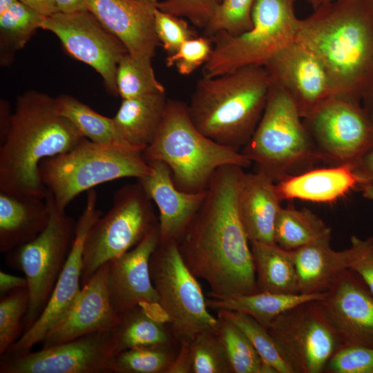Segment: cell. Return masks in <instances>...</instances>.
I'll use <instances>...</instances> for the list:
<instances>
[{"mask_svg": "<svg viewBox=\"0 0 373 373\" xmlns=\"http://www.w3.org/2000/svg\"><path fill=\"white\" fill-rule=\"evenodd\" d=\"M245 173L236 165L214 173L203 202L177 242L191 273L208 283V297L258 292L250 242L238 208Z\"/></svg>", "mask_w": 373, "mask_h": 373, "instance_id": "cell-1", "label": "cell"}, {"mask_svg": "<svg viewBox=\"0 0 373 373\" xmlns=\"http://www.w3.org/2000/svg\"><path fill=\"white\" fill-rule=\"evenodd\" d=\"M296 41L319 59L335 97L360 103L373 86V1L334 0L298 19Z\"/></svg>", "mask_w": 373, "mask_h": 373, "instance_id": "cell-2", "label": "cell"}, {"mask_svg": "<svg viewBox=\"0 0 373 373\" xmlns=\"http://www.w3.org/2000/svg\"><path fill=\"white\" fill-rule=\"evenodd\" d=\"M85 138L58 113L55 97L35 90L23 92L17 97L0 146V191L45 198L40 162L72 149Z\"/></svg>", "mask_w": 373, "mask_h": 373, "instance_id": "cell-3", "label": "cell"}, {"mask_svg": "<svg viewBox=\"0 0 373 373\" xmlns=\"http://www.w3.org/2000/svg\"><path fill=\"white\" fill-rule=\"evenodd\" d=\"M271 78L262 65H249L200 79L188 106L196 128L238 151L247 144L264 111Z\"/></svg>", "mask_w": 373, "mask_h": 373, "instance_id": "cell-4", "label": "cell"}, {"mask_svg": "<svg viewBox=\"0 0 373 373\" xmlns=\"http://www.w3.org/2000/svg\"><path fill=\"white\" fill-rule=\"evenodd\" d=\"M143 153L146 162L160 160L169 167L180 190L205 191L214 173L226 165L247 168L252 163L240 151L220 144L194 125L185 103L168 99L157 133Z\"/></svg>", "mask_w": 373, "mask_h": 373, "instance_id": "cell-5", "label": "cell"}, {"mask_svg": "<svg viewBox=\"0 0 373 373\" xmlns=\"http://www.w3.org/2000/svg\"><path fill=\"white\" fill-rule=\"evenodd\" d=\"M240 152L255 164L256 171L275 182L319 161L294 101L271 79L261 118Z\"/></svg>", "mask_w": 373, "mask_h": 373, "instance_id": "cell-6", "label": "cell"}, {"mask_svg": "<svg viewBox=\"0 0 373 373\" xmlns=\"http://www.w3.org/2000/svg\"><path fill=\"white\" fill-rule=\"evenodd\" d=\"M151 171L142 151L100 145L86 138L39 165L42 182L62 210L79 193L99 184L122 178L138 179Z\"/></svg>", "mask_w": 373, "mask_h": 373, "instance_id": "cell-7", "label": "cell"}, {"mask_svg": "<svg viewBox=\"0 0 373 373\" xmlns=\"http://www.w3.org/2000/svg\"><path fill=\"white\" fill-rule=\"evenodd\" d=\"M296 0H255L252 28L238 35L220 32L210 37L211 55L203 65V77H213L249 65L264 66L296 41L298 19Z\"/></svg>", "mask_w": 373, "mask_h": 373, "instance_id": "cell-8", "label": "cell"}, {"mask_svg": "<svg viewBox=\"0 0 373 373\" xmlns=\"http://www.w3.org/2000/svg\"><path fill=\"white\" fill-rule=\"evenodd\" d=\"M45 200L50 211L46 228L32 241L8 252L7 256L8 262L21 270L28 282L29 305L23 318V333L45 309L75 238L77 222L57 206L48 191Z\"/></svg>", "mask_w": 373, "mask_h": 373, "instance_id": "cell-9", "label": "cell"}, {"mask_svg": "<svg viewBox=\"0 0 373 373\" xmlns=\"http://www.w3.org/2000/svg\"><path fill=\"white\" fill-rule=\"evenodd\" d=\"M158 224L152 200L139 182L118 189L111 207L85 240L82 287L99 267L136 246Z\"/></svg>", "mask_w": 373, "mask_h": 373, "instance_id": "cell-10", "label": "cell"}, {"mask_svg": "<svg viewBox=\"0 0 373 373\" xmlns=\"http://www.w3.org/2000/svg\"><path fill=\"white\" fill-rule=\"evenodd\" d=\"M149 270L160 308L180 343L216 327L217 316L209 312L198 278L184 263L176 242H160Z\"/></svg>", "mask_w": 373, "mask_h": 373, "instance_id": "cell-11", "label": "cell"}, {"mask_svg": "<svg viewBox=\"0 0 373 373\" xmlns=\"http://www.w3.org/2000/svg\"><path fill=\"white\" fill-rule=\"evenodd\" d=\"M303 122L318 159L352 166L373 146V123L358 102L332 97Z\"/></svg>", "mask_w": 373, "mask_h": 373, "instance_id": "cell-12", "label": "cell"}, {"mask_svg": "<svg viewBox=\"0 0 373 373\" xmlns=\"http://www.w3.org/2000/svg\"><path fill=\"white\" fill-rule=\"evenodd\" d=\"M294 373H321L342 343L316 300L297 305L266 327Z\"/></svg>", "mask_w": 373, "mask_h": 373, "instance_id": "cell-13", "label": "cell"}, {"mask_svg": "<svg viewBox=\"0 0 373 373\" xmlns=\"http://www.w3.org/2000/svg\"><path fill=\"white\" fill-rule=\"evenodd\" d=\"M41 28L55 35L70 56L97 72L109 94L118 96L117 68L128 51L89 11L57 12L45 17Z\"/></svg>", "mask_w": 373, "mask_h": 373, "instance_id": "cell-14", "label": "cell"}, {"mask_svg": "<svg viewBox=\"0 0 373 373\" xmlns=\"http://www.w3.org/2000/svg\"><path fill=\"white\" fill-rule=\"evenodd\" d=\"M111 331L88 334L37 352L0 358V373H113Z\"/></svg>", "mask_w": 373, "mask_h": 373, "instance_id": "cell-15", "label": "cell"}, {"mask_svg": "<svg viewBox=\"0 0 373 373\" xmlns=\"http://www.w3.org/2000/svg\"><path fill=\"white\" fill-rule=\"evenodd\" d=\"M97 204L96 191L94 189L87 191L84 209L76 222L75 238L71 250L50 300L32 327L4 354H23L41 343L49 329L68 310L80 292L85 240L90 228L102 216Z\"/></svg>", "mask_w": 373, "mask_h": 373, "instance_id": "cell-16", "label": "cell"}, {"mask_svg": "<svg viewBox=\"0 0 373 373\" xmlns=\"http://www.w3.org/2000/svg\"><path fill=\"white\" fill-rule=\"evenodd\" d=\"M264 66L271 79L294 101L303 119L334 97L323 65L314 54L296 41L276 53Z\"/></svg>", "mask_w": 373, "mask_h": 373, "instance_id": "cell-17", "label": "cell"}, {"mask_svg": "<svg viewBox=\"0 0 373 373\" xmlns=\"http://www.w3.org/2000/svg\"><path fill=\"white\" fill-rule=\"evenodd\" d=\"M316 304L342 345L373 347V295L355 272L347 269Z\"/></svg>", "mask_w": 373, "mask_h": 373, "instance_id": "cell-18", "label": "cell"}, {"mask_svg": "<svg viewBox=\"0 0 373 373\" xmlns=\"http://www.w3.org/2000/svg\"><path fill=\"white\" fill-rule=\"evenodd\" d=\"M160 242L158 224L136 246L109 261V296L117 314L142 305L164 317L149 270L150 258Z\"/></svg>", "mask_w": 373, "mask_h": 373, "instance_id": "cell-19", "label": "cell"}, {"mask_svg": "<svg viewBox=\"0 0 373 373\" xmlns=\"http://www.w3.org/2000/svg\"><path fill=\"white\" fill-rule=\"evenodd\" d=\"M108 275L109 261L99 267L82 287L73 304L45 336L41 348L114 328L118 314L111 303Z\"/></svg>", "mask_w": 373, "mask_h": 373, "instance_id": "cell-20", "label": "cell"}, {"mask_svg": "<svg viewBox=\"0 0 373 373\" xmlns=\"http://www.w3.org/2000/svg\"><path fill=\"white\" fill-rule=\"evenodd\" d=\"M158 0H86V10L135 59L152 63L160 44L155 31Z\"/></svg>", "mask_w": 373, "mask_h": 373, "instance_id": "cell-21", "label": "cell"}, {"mask_svg": "<svg viewBox=\"0 0 373 373\" xmlns=\"http://www.w3.org/2000/svg\"><path fill=\"white\" fill-rule=\"evenodd\" d=\"M147 162L151 172L137 180L159 209L160 242H178L203 202L207 189L182 191L175 185L166 164L160 160Z\"/></svg>", "mask_w": 373, "mask_h": 373, "instance_id": "cell-22", "label": "cell"}, {"mask_svg": "<svg viewBox=\"0 0 373 373\" xmlns=\"http://www.w3.org/2000/svg\"><path fill=\"white\" fill-rule=\"evenodd\" d=\"M282 201L273 180L258 171L245 173L238 208L249 242L275 243L274 226Z\"/></svg>", "mask_w": 373, "mask_h": 373, "instance_id": "cell-23", "label": "cell"}, {"mask_svg": "<svg viewBox=\"0 0 373 373\" xmlns=\"http://www.w3.org/2000/svg\"><path fill=\"white\" fill-rule=\"evenodd\" d=\"M50 217L45 198L0 191V252L8 254L34 240Z\"/></svg>", "mask_w": 373, "mask_h": 373, "instance_id": "cell-24", "label": "cell"}, {"mask_svg": "<svg viewBox=\"0 0 373 373\" xmlns=\"http://www.w3.org/2000/svg\"><path fill=\"white\" fill-rule=\"evenodd\" d=\"M332 232L291 250L300 294L329 291L347 269L345 251L331 246Z\"/></svg>", "mask_w": 373, "mask_h": 373, "instance_id": "cell-25", "label": "cell"}, {"mask_svg": "<svg viewBox=\"0 0 373 373\" xmlns=\"http://www.w3.org/2000/svg\"><path fill=\"white\" fill-rule=\"evenodd\" d=\"M356 186H361V182L350 165L308 169L276 182L282 200L298 199L319 203L334 202Z\"/></svg>", "mask_w": 373, "mask_h": 373, "instance_id": "cell-26", "label": "cell"}, {"mask_svg": "<svg viewBox=\"0 0 373 373\" xmlns=\"http://www.w3.org/2000/svg\"><path fill=\"white\" fill-rule=\"evenodd\" d=\"M167 99L165 92L122 99L113 117L120 138L130 147L143 152L157 133Z\"/></svg>", "mask_w": 373, "mask_h": 373, "instance_id": "cell-27", "label": "cell"}, {"mask_svg": "<svg viewBox=\"0 0 373 373\" xmlns=\"http://www.w3.org/2000/svg\"><path fill=\"white\" fill-rule=\"evenodd\" d=\"M111 334L117 354L137 347L180 344L166 319L142 305L118 314Z\"/></svg>", "mask_w": 373, "mask_h": 373, "instance_id": "cell-28", "label": "cell"}, {"mask_svg": "<svg viewBox=\"0 0 373 373\" xmlns=\"http://www.w3.org/2000/svg\"><path fill=\"white\" fill-rule=\"evenodd\" d=\"M326 294H282L258 291L220 298L208 297L207 305L216 312L233 311L248 314L266 327L276 317L291 307L322 299Z\"/></svg>", "mask_w": 373, "mask_h": 373, "instance_id": "cell-29", "label": "cell"}, {"mask_svg": "<svg viewBox=\"0 0 373 373\" xmlns=\"http://www.w3.org/2000/svg\"><path fill=\"white\" fill-rule=\"evenodd\" d=\"M258 291L300 294L291 251L276 243L250 242Z\"/></svg>", "mask_w": 373, "mask_h": 373, "instance_id": "cell-30", "label": "cell"}, {"mask_svg": "<svg viewBox=\"0 0 373 373\" xmlns=\"http://www.w3.org/2000/svg\"><path fill=\"white\" fill-rule=\"evenodd\" d=\"M55 99L58 113L86 139L100 145L131 148L119 136L113 118L98 113L70 95L61 94Z\"/></svg>", "mask_w": 373, "mask_h": 373, "instance_id": "cell-31", "label": "cell"}, {"mask_svg": "<svg viewBox=\"0 0 373 373\" xmlns=\"http://www.w3.org/2000/svg\"><path fill=\"white\" fill-rule=\"evenodd\" d=\"M44 17L19 0L0 13L1 66H8L12 63L17 52L41 28Z\"/></svg>", "mask_w": 373, "mask_h": 373, "instance_id": "cell-32", "label": "cell"}, {"mask_svg": "<svg viewBox=\"0 0 373 373\" xmlns=\"http://www.w3.org/2000/svg\"><path fill=\"white\" fill-rule=\"evenodd\" d=\"M332 232L316 214L292 205L281 207L274 226V242L281 248L291 251Z\"/></svg>", "mask_w": 373, "mask_h": 373, "instance_id": "cell-33", "label": "cell"}, {"mask_svg": "<svg viewBox=\"0 0 373 373\" xmlns=\"http://www.w3.org/2000/svg\"><path fill=\"white\" fill-rule=\"evenodd\" d=\"M215 332L220 340L232 373H276L260 357L243 332L220 313Z\"/></svg>", "mask_w": 373, "mask_h": 373, "instance_id": "cell-34", "label": "cell"}, {"mask_svg": "<svg viewBox=\"0 0 373 373\" xmlns=\"http://www.w3.org/2000/svg\"><path fill=\"white\" fill-rule=\"evenodd\" d=\"M180 344L143 346L122 351L115 358L113 373H168Z\"/></svg>", "mask_w": 373, "mask_h": 373, "instance_id": "cell-35", "label": "cell"}, {"mask_svg": "<svg viewBox=\"0 0 373 373\" xmlns=\"http://www.w3.org/2000/svg\"><path fill=\"white\" fill-rule=\"evenodd\" d=\"M117 95L122 99L164 93V86L155 77L152 63L142 61L126 53L116 72Z\"/></svg>", "mask_w": 373, "mask_h": 373, "instance_id": "cell-36", "label": "cell"}, {"mask_svg": "<svg viewBox=\"0 0 373 373\" xmlns=\"http://www.w3.org/2000/svg\"><path fill=\"white\" fill-rule=\"evenodd\" d=\"M237 325L247 336L262 359L276 373H294L293 370L282 356L267 329L248 314L233 312L218 311Z\"/></svg>", "mask_w": 373, "mask_h": 373, "instance_id": "cell-37", "label": "cell"}, {"mask_svg": "<svg viewBox=\"0 0 373 373\" xmlns=\"http://www.w3.org/2000/svg\"><path fill=\"white\" fill-rule=\"evenodd\" d=\"M188 344L192 373H232L215 328L197 334Z\"/></svg>", "mask_w": 373, "mask_h": 373, "instance_id": "cell-38", "label": "cell"}, {"mask_svg": "<svg viewBox=\"0 0 373 373\" xmlns=\"http://www.w3.org/2000/svg\"><path fill=\"white\" fill-rule=\"evenodd\" d=\"M29 305L28 287L18 288L1 297L0 356L23 333V318Z\"/></svg>", "mask_w": 373, "mask_h": 373, "instance_id": "cell-39", "label": "cell"}, {"mask_svg": "<svg viewBox=\"0 0 373 373\" xmlns=\"http://www.w3.org/2000/svg\"><path fill=\"white\" fill-rule=\"evenodd\" d=\"M255 0H222L210 22L204 29L211 37L220 32L238 35L251 29L252 8Z\"/></svg>", "mask_w": 373, "mask_h": 373, "instance_id": "cell-40", "label": "cell"}, {"mask_svg": "<svg viewBox=\"0 0 373 373\" xmlns=\"http://www.w3.org/2000/svg\"><path fill=\"white\" fill-rule=\"evenodd\" d=\"M213 46L207 37H195L185 41L176 52L168 55L167 67H175L179 74L189 75L209 58Z\"/></svg>", "mask_w": 373, "mask_h": 373, "instance_id": "cell-41", "label": "cell"}, {"mask_svg": "<svg viewBox=\"0 0 373 373\" xmlns=\"http://www.w3.org/2000/svg\"><path fill=\"white\" fill-rule=\"evenodd\" d=\"M327 373H373V347L342 345L329 360Z\"/></svg>", "mask_w": 373, "mask_h": 373, "instance_id": "cell-42", "label": "cell"}, {"mask_svg": "<svg viewBox=\"0 0 373 373\" xmlns=\"http://www.w3.org/2000/svg\"><path fill=\"white\" fill-rule=\"evenodd\" d=\"M155 31L164 49L171 55L186 40L196 36L184 18L174 16L156 9Z\"/></svg>", "mask_w": 373, "mask_h": 373, "instance_id": "cell-43", "label": "cell"}, {"mask_svg": "<svg viewBox=\"0 0 373 373\" xmlns=\"http://www.w3.org/2000/svg\"><path fill=\"white\" fill-rule=\"evenodd\" d=\"M222 0H163L157 8L176 17L186 18L191 23L204 29L210 22Z\"/></svg>", "mask_w": 373, "mask_h": 373, "instance_id": "cell-44", "label": "cell"}, {"mask_svg": "<svg viewBox=\"0 0 373 373\" xmlns=\"http://www.w3.org/2000/svg\"><path fill=\"white\" fill-rule=\"evenodd\" d=\"M344 251L347 269L361 278L373 295V238L352 236L350 246Z\"/></svg>", "mask_w": 373, "mask_h": 373, "instance_id": "cell-45", "label": "cell"}, {"mask_svg": "<svg viewBox=\"0 0 373 373\" xmlns=\"http://www.w3.org/2000/svg\"><path fill=\"white\" fill-rule=\"evenodd\" d=\"M352 169L361 182V186L373 184V146L353 166Z\"/></svg>", "mask_w": 373, "mask_h": 373, "instance_id": "cell-46", "label": "cell"}, {"mask_svg": "<svg viewBox=\"0 0 373 373\" xmlns=\"http://www.w3.org/2000/svg\"><path fill=\"white\" fill-rule=\"evenodd\" d=\"M168 373H192L186 342L181 343L179 352L169 367Z\"/></svg>", "mask_w": 373, "mask_h": 373, "instance_id": "cell-47", "label": "cell"}, {"mask_svg": "<svg viewBox=\"0 0 373 373\" xmlns=\"http://www.w3.org/2000/svg\"><path fill=\"white\" fill-rule=\"evenodd\" d=\"M24 287H28L26 277L12 275L3 271H0V294L1 296L15 289Z\"/></svg>", "mask_w": 373, "mask_h": 373, "instance_id": "cell-48", "label": "cell"}, {"mask_svg": "<svg viewBox=\"0 0 373 373\" xmlns=\"http://www.w3.org/2000/svg\"><path fill=\"white\" fill-rule=\"evenodd\" d=\"M44 17L58 12L55 0H19Z\"/></svg>", "mask_w": 373, "mask_h": 373, "instance_id": "cell-49", "label": "cell"}, {"mask_svg": "<svg viewBox=\"0 0 373 373\" xmlns=\"http://www.w3.org/2000/svg\"><path fill=\"white\" fill-rule=\"evenodd\" d=\"M12 115L9 103L1 100L0 103V144H2L9 131Z\"/></svg>", "mask_w": 373, "mask_h": 373, "instance_id": "cell-50", "label": "cell"}, {"mask_svg": "<svg viewBox=\"0 0 373 373\" xmlns=\"http://www.w3.org/2000/svg\"><path fill=\"white\" fill-rule=\"evenodd\" d=\"M58 12L70 13L86 10V0H55Z\"/></svg>", "mask_w": 373, "mask_h": 373, "instance_id": "cell-51", "label": "cell"}, {"mask_svg": "<svg viewBox=\"0 0 373 373\" xmlns=\"http://www.w3.org/2000/svg\"><path fill=\"white\" fill-rule=\"evenodd\" d=\"M363 108L373 123V86L364 96L363 100Z\"/></svg>", "mask_w": 373, "mask_h": 373, "instance_id": "cell-52", "label": "cell"}, {"mask_svg": "<svg viewBox=\"0 0 373 373\" xmlns=\"http://www.w3.org/2000/svg\"><path fill=\"white\" fill-rule=\"evenodd\" d=\"M361 190L364 198L373 201V184L362 185Z\"/></svg>", "mask_w": 373, "mask_h": 373, "instance_id": "cell-53", "label": "cell"}, {"mask_svg": "<svg viewBox=\"0 0 373 373\" xmlns=\"http://www.w3.org/2000/svg\"><path fill=\"white\" fill-rule=\"evenodd\" d=\"M307 2L313 8L314 10H316L321 6L332 2L334 0H306Z\"/></svg>", "mask_w": 373, "mask_h": 373, "instance_id": "cell-54", "label": "cell"}, {"mask_svg": "<svg viewBox=\"0 0 373 373\" xmlns=\"http://www.w3.org/2000/svg\"><path fill=\"white\" fill-rule=\"evenodd\" d=\"M18 0H0V13L4 12L8 7Z\"/></svg>", "mask_w": 373, "mask_h": 373, "instance_id": "cell-55", "label": "cell"}, {"mask_svg": "<svg viewBox=\"0 0 373 373\" xmlns=\"http://www.w3.org/2000/svg\"><path fill=\"white\" fill-rule=\"evenodd\" d=\"M373 1V0H372Z\"/></svg>", "mask_w": 373, "mask_h": 373, "instance_id": "cell-56", "label": "cell"}]
</instances>
